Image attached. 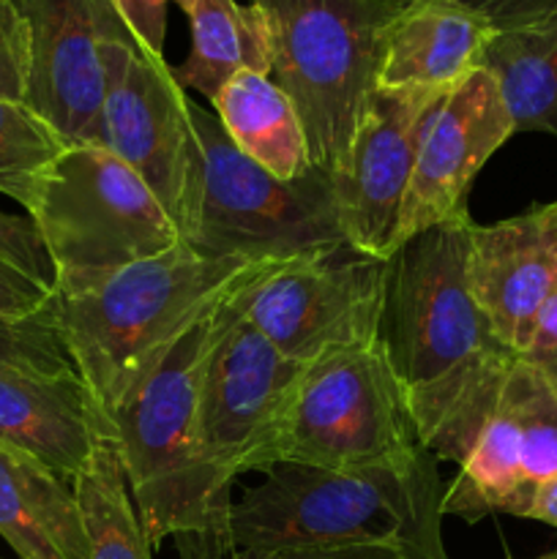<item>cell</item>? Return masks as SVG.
I'll return each instance as SVG.
<instances>
[{"instance_id":"obj_7","label":"cell","mask_w":557,"mask_h":559,"mask_svg":"<svg viewBox=\"0 0 557 559\" xmlns=\"http://www.w3.org/2000/svg\"><path fill=\"white\" fill-rule=\"evenodd\" d=\"M52 260L58 295L183 243L151 186L102 145H69L27 213Z\"/></svg>"},{"instance_id":"obj_32","label":"cell","mask_w":557,"mask_h":559,"mask_svg":"<svg viewBox=\"0 0 557 559\" xmlns=\"http://www.w3.org/2000/svg\"><path fill=\"white\" fill-rule=\"evenodd\" d=\"M528 519H533V522H544L557 530V478L549 480V484L535 495L533 506H530L528 511Z\"/></svg>"},{"instance_id":"obj_17","label":"cell","mask_w":557,"mask_h":559,"mask_svg":"<svg viewBox=\"0 0 557 559\" xmlns=\"http://www.w3.org/2000/svg\"><path fill=\"white\" fill-rule=\"evenodd\" d=\"M112 437L109 415L76 374H27L0 369V442L74 480L102 440Z\"/></svg>"},{"instance_id":"obj_4","label":"cell","mask_w":557,"mask_h":559,"mask_svg":"<svg viewBox=\"0 0 557 559\" xmlns=\"http://www.w3.org/2000/svg\"><path fill=\"white\" fill-rule=\"evenodd\" d=\"M262 262L218 260L180 243L76 295H55L69 358L104 413L162 364L173 344Z\"/></svg>"},{"instance_id":"obj_27","label":"cell","mask_w":557,"mask_h":559,"mask_svg":"<svg viewBox=\"0 0 557 559\" xmlns=\"http://www.w3.org/2000/svg\"><path fill=\"white\" fill-rule=\"evenodd\" d=\"M31 80V27L16 0H0V98L25 104Z\"/></svg>"},{"instance_id":"obj_3","label":"cell","mask_w":557,"mask_h":559,"mask_svg":"<svg viewBox=\"0 0 557 559\" xmlns=\"http://www.w3.org/2000/svg\"><path fill=\"white\" fill-rule=\"evenodd\" d=\"M442 495L440 462L429 451L355 469L276 464L229 506V544L233 551L377 546L402 559H448Z\"/></svg>"},{"instance_id":"obj_23","label":"cell","mask_w":557,"mask_h":559,"mask_svg":"<svg viewBox=\"0 0 557 559\" xmlns=\"http://www.w3.org/2000/svg\"><path fill=\"white\" fill-rule=\"evenodd\" d=\"M71 489L80 502L91 559H153L112 437L98 442Z\"/></svg>"},{"instance_id":"obj_29","label":"cell","mask_w":557,"mask_h":559,"mask_svg":"<svg viewBox=\"0 0 557 559\" xmlns=\"http://www.w3.org/2000/svg\"><path fill=\"white\" fill-rule=\"evenodd\" d=\"M453 3L473 11L495 33L522 27L557 9V0H453Z\"/></svg>"},{"instance_id":"obj_6","label":"cell","mask_w":557,"mask_h":559,"mask_svg":"<svg viewBox=\"0 0 557 559\" xmlns=\"http://www.w3.org/2000/svg\"><path fill=\"white\" fill-rule=\"evenodd\" d=\"M200 140L194 224L186 243L205 257L289 262L347 246L339 227L333 178L311 167L282 180L233 145L218 118L189 102Z\"/></svg>"},{"instance_id":"obj_21","label":"cell","mask_w":557,"mask_h":559,"mask_svg":"<svg viewBox=\"0 0 557 559\" xmlns=\"http://www.w3.org/2000/svg\"><path fill=\"white\" fill-rule=\"evenodd\" d=\"M189 58L173 74L183 91H197L208 102L240 71L271 76L273 52L265 14L257 3L238 0H191Z\"/></svg>"},{"instance_id":"obj_9","label":"cell","mask_w":557,"mask_h":559,"mask_svg":"<svg viewBox=\"0 0 557 559\" xmlns=\"http://www.w3.org/2000/svg\"><path fill=\"white\" fill-rule=\"evenodd\" d=\"M388 260L342 246L322 257L273 262L240 289V311L284 358L311 364L380 342Z\"/></svg>"},{"instance_id":"obj_30","label":"cell","mask_w":557,"mask_h":559,"mask_svg":"<svg viewBox=\"0 0 557 559\" xmlns=\"http://www.w3.org/2000/svg\"><path fill=\"white\" fill-rule=\"evenodd\" d=\"M519 360L544 374L546 380L557 382V289L541 309L528 347L519 353Z\"/></svg>"},{"instance_id":"obj_5","label":"cell","mask_w":557,"mask_h":559,"mask_svg":"<svg viewBox=\"0 0 557 559\" xmlns=\"http://www.w3.org/2000/svg\"><path fill=\"white\" fill-rule=\"evenodd\" d=\"M271 33V80L304 126L311 164L331 178L349 162L366 102L380 87L386 38L413 0H254Z\"/></svg>"},{"instance_id":"obj_12","label":"cell","mask_w":557,"mask_h":559,"mask_svg":"<svg viewBox=\"0 0 557 559\" xmlns=\"http://www.w3.org/2000/svg\"><path fill=\"white\" fill-rule=\"evenodd\" d=\"M557 478V382L517 358L489 418L475 435L442 516L467 524L491 513L528 519L535 495Z\"/></svg>"},{"instance_id":"obj_22","label":"cell","mask_w":557,"mask_h":559,"mask_svg":"<svg viewBox=\"0 0 557 559\" xmlns=\"http://www.w3.org/2000/svg\"><path fill=\"white\" fill-rule=\"evenodd\" d=\"M481 69L497 80L513 131L557 136V9L489 38Z\"/></svg>"},{"instance_id":"obj_33","label":"cell","mask_w":557,"mask_h":559,"mask_svg":"<svg viewBox=\"0 0 557 559\" xmlns=\"http://www.w3.org/2000/svg\"><path fill=\"white\" fill-rule=\"evenodd\" d=\"M544 213H546V222H549V233H552V240H555V251H557V202L544 205Z\"/></svg>"},{"instance_id":"obj_18","label":"cell","mask_w":557,"mask_h":559,"mask_svg":"<svg viewBox=\"0 0 557 559\" xmlns=\"http://www.w3.org/2000/svg\"><path fill=\"white\" fill-rule=\"evenodd\" d=\"M489 25L453 0H413L386 38L380 87L448 91L478 69Z\"/></svg>"},{"instance_id":"obj_13","label":"cell","mask_w":557,"mask_h":559,"mask_svg":"<svg viewBox=\"0 0 557 559\" xmlns=\"http://www.w3.org/2000/svg\"><path fill=\"white\" fill-rule=\"evenodd\" d=\"M31 27L25 104L66 145H102L104 44L134 36L118 0H16Z\"/></svg>"},{"instance_id":"obj_24","label":"cell","mask_w":557,"mask_h":559,"mask_svg":"<svg viewBox=\"0 0 557 559\" xmlns=\"http://www.w3.org/2000/svg\"><path fill=\"white\" fill-rule=\"evenodd\" d=\"M58 295L52 260L31 216L0 211V320H27Z\"/></svg>"},{"instance_id":"obj_15","label":"cell","mask_w":557,"mask_h":559,"mask_svg":"<svg viewBox=\"0 0 557 559\" xmlns=\"http://www.w3.org/2000/svg\"><path fill=\"white\" fill-rule=\"evenodd\" d=\"M513 134L497 80L481 66L442 93L420 134L393 251L424 229L467 216L475 175Z\"/></svg>"},{"instance_id":"obj_34","label":"cell","mask_w":557,"mask_h":559,"mask_svg":"<svg viewBox=\"0 0 557 559\" xmlns=\"http://www.w3.org/2000/svg\"><path fill=\"white\" fill-rule=\"evenodd\" d=\"M538 559H557V551H552V555H544V557H538Z\"/></svg>"},{"instance_id":"obj_14","label":"cell","mask_w":557,"mask_h":559,"mask_svg":"<svg viewBox=\"0 0 557 559\" xmlns=\"http://www.w3.org/2000/svg\"><path fill=\"white\" fill-rule=\"evenodd\" d=\"M442 93L429 87H377L366 102L347 169L333 178L339 227L349 249L375 260L393 254L420 134Z\"/></svg>"},{"instance_id":"obj_25","label":"cell","mask_w":557,"mask_h":559,"mask_svg":"<svg viewBox=\"0 0 557 559\" xmlns=\"http://www.w3.org/2000/svg\"><path fill=\"white\" fill-rule=\"evenodd\" d=\"M66 147L63 136L27 104L0 98V194L31 213L49 169Z\"/></svg>"},{"instance_id":"obj_19","label":"cell","mask_w":557,"mask_h":559,"mask_svg":"<svg viewBox=\"0 0 557 559\" xmlns=\"http://www.w3.org/2000/svg\"><path fill=\"white\" fill-rule=\"evenodd\" d=\"M0 535L20 559H91L69 480L0 442Z\"/></svg>"},{"instance_id":"obj_2","label":"cell","mask_w":557,"mask_h":559,"mask_svg":"<svg viewBox=\"0 0 557 559\" xmlns=\"http://www.w3.org/2000/svg\"><path fill=\"white\" fill-rule=\"evenodd\" d=\"M224 298L173 344L109 418L147 544L158 549L162 540L175 538L183 559L233 555L227 527L233 497L208 469L200 445L202 382L224 325Z\"/></svg>"},{"instance_id":"obj_20","label":"cell","mask_w":557,"mask_h":559,"mask_svg":"<svg viewBox=\"0 0 557 559\" xmlns=\"http://www.w3.org/2000/svg\"><path fill=\"white\" fill-rule=\"evenodd\" d=\"M211 104L233 145L271 175L295 180L315 167L298 112L271 76L240 71Z\"/></svg>"},{"instance_id":"obj_31","label":"cell","mask_w":557,"mask_h":559,"mask_svg":"<svg viewBox=\"0 0 557 559\" xmlns=\"http://www.w3.org/2000/svg\"><path fill=\"white\" fill-rule=\"evenodd\" d=\"M227 559H402L391 549H377V546H342V549H240L233 551Z\"/></svg>"},{"instance_id":"obj_11","label":"cell","mask_w":557,"mask_h":559,"mask_svg":"<svg viewBox=\"0 0 557 559\" xmlns=\"http://www.w3.org/2000/svg\"><path fill=\"white\" fill-rule=\"evenodd\" d=\"M265 265H257L224 298V325L202 382V459L224 489H233L244 473H265L268 448L304 369V364L284 358L240 311V289Z\"/></svg>"},{"instance_id":"obj_26","label":"cell","mask_w":557,"mask_h":559,"mask_svg":"<svg viewBox=\"0 0 557 559\" xmlns=\"http://www.w3.org/2000/svg\"><path fill=\"white\" fill-rule=\"evenodd\" d=\"M0 369L44 377L74 374L76 369L55 320V306L27 320H0Z\"/></svg>"},{"instance_id":"obj_1","label":"cell","mask_w":557,"mask_h":559,"mask_svg":"<svg viewBox=\"0 0 557 559\" xmlns=\"http://www.w3.org/2000/svg\"><path fill=\"white\" fill-rule=\"evenodd\" d=\"M473 224L467 213L404 240L388 257L380 317V344L420 445L457 467L517 364L470 293Z\"/></svg>"},{"instance_id":"obj_28","label":"cell","mask_w":557,"mask_h":559,"mask_svg":"<svg viewBox=\"0 0 557 559\" xmlns=\"http://www.w3.org/2000/svg\"><path fill=\"white\" fill-rule=\"evenodd\" d=\"M169 3H175L186 14L191 0H118L120 14L129 22L137 41L156 55H162L164 49V31H167Z\"/></svg>"},{"instance_id":"obj_10","label":"cell","mask_w":557,"mask_h":559,"mask_svg":"<svg viewBox=\"0 0 557 559\" xmlns=\"http://www.w3.org/2000/svg\"><path fill=\"white\" fill-rule=\"evenodd\" d=\"M104 147L151 186L186 243L200 183V140L191 126V98L164 55L142 47L134 36L104 44Z\"/></svg>"},{"instance_id":"obj_8","label":"cell","mask_w":557,"mask_h":559,"mask_svg":"<svg viewBox=\"0 0 557 559\" xmlns=\"http://www.w3.org/2000/svg\"><path fill=\"white\" fill-rule=\"evenodd\" d=\"M420 453L426 448L407 396L382 344L371 342L304 364L268 448L265 473L276 464L322 469L404 464Z\"/></svg>"},{"instance_id":"obj_16","label":"cell","mask_w":557,"mask_h":559,"mask_svg":"<svg viewBox=\"0 0 557 559\" xmlns=\"http://www.w3.org/2000/svg\"><path fill=\"white\" fill-rule=\"evenodd\" d=\"M467 284L495 336L519 358L557 289V251L544 205L470 229Z\"/></svg>"}]
</instances>
